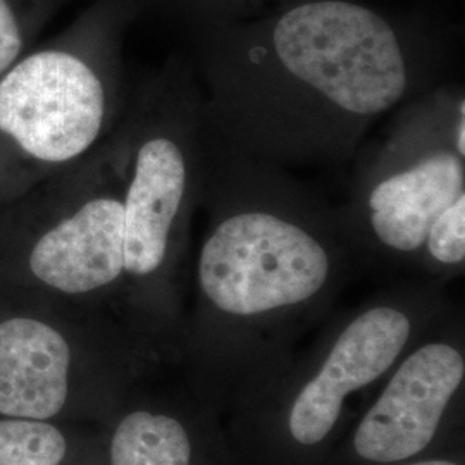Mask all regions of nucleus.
I'll use <instances>...</instances> for the list:
<instances>
[{
	"label": "nucleus",
	"mask_w": 465,
	"mask_h": 465,
	"mask_svg": "<svg viewBox=\"0 0 465 465\" xmlns=\"http://www.w3.org/2000/svg\"><path fill=\"white\" fill-rule=\"evenodd\" d=\"M226 159L192 266L176 361L221 416L292 359L364 266L343 216L276 167L232 152Z\"/></svg>",
	"instance_id": "nucleus-1"
},
{
	"label": "nucleus",
	"mask_w": 465,
	"mask_h": 465,
	"mask_svg": "<svg viewBox=\"0 0 465 465\" xmlns=\"http://www.w3.org/2000/svg\"><path fill=\"white\" fill-rule=\"evenodd\" d=\"M202 123L226 152L271 167L347 159L430 74L393 25L350 0H307L245 49L209 59Z\"/></svg>",
	"instance_id": "nucleus-2"
},
{
	"label": "nucleus",
	"mask_w": 465,
	"mask_h": 465,
	"mask_svg": "<svg viewBox=\"0 0 465 465\" xmlns=\"http://www.w3.org/2000/svg\"><path fill=\"white\" fill-rule=\"evenodd\" d=\"M445 282L405 278L332 317L223 414L236 465H322L400 357L445 316Z\"/></svg>",
	"instance_id": "nucleus-3"
},
{
	"label": "nucleus",
	"mask_w": 465,
	"mask_h": 465,
	"mask_svg": "<svg viewBox=\"0 0 465 465\" xmlns=\"http://www.w3.org/2000/svg\"><path fill=\"white\" fill-rule=\"evenodd\" d=\"M200 104L183 76L159 74L117 124L124 205V324L153 359L176 364L190 221L202 186Z\"/></svg>",
	"instance_id": "nucleus-4"
},
{
	"label": "nucleus",
	"mask_w": 465,
	"mask_h": 465,
	"mask_svg": "<svg viewBox=\"0 0 465 465\" xmlns=\"http://www.w3.org/2000/svg\"><path fill=\"white\" fill-rule=\"evenodd\" d=\"M0 290L124 324V205L116 130L76 166L0 205Z\"/></svg>",
	"instance_id": "nucleus-5"
},
{
	"label": "nucleus",
	"mask_w": 465,
	"mask_h": 465,
	"mask_svg": "<svg viewBox=\"0 0 465 465\" xmlns=\"http://www.w3.org/2000/svg\"><path fill=\"white\" fill-rule=\"evenodd\" d=\"M126 104L116 61L99 47L25 54L0 78V205L94 153Z\"/></svg>",
	"instance_id": "nucleus-6"
},
{
	"label": "nucleus",
	"mask_w": 465,
	"mask_h": 465,
	"mask_svg": "<svg viewBox=\"0 0 465 465\" xmlns=\"http://www.w3.org/2000/svg\"><path fill=\"white\" fill-rule=\"evenodd\" d=\"M414 104L361 174L343 221L364 266L426 280L432 221L465 195V100L438 92Z\"/></svg>",
	"instance_id": "nucleus-7"
},
{
	"label": "nucleus",
	"mask_w": 465,
	"mask_h": 465,
	"mask_svg": "<svg viewBox=\"0 0 465 465\" xmlns=\"http://www.w3.org/2000/svg\"><path fill=\"white\" fill-rule=\"evenodd\" d=\"M465 336L450 309L407 350L322 465H405L464 447Z\"/></svg>",
	"instance_id": "nucleus-8"
},
{
	"label": "nucleus",
	"mask_w": 465,
	"mask_h": 465,
	"mask_svg": "<svg viewBox=\"0 0 465 465\" xmlns=\"http://www.w3.org/2000/svg\"><path fill=\"white\" fill-rule=\"evenodd\" d=\"M113 334L132 338L105 317L0 290V417L61 416L80 359Z\"/></svg>",
	"instance_id": "nucleus-9"
},
{
	"label": "nucleus",
	"mask_w": 465,
	"mask_h": 465,
	"mask_svg": "<svg viewBox=\"0 0 465 465\" xmlns=\"http://www.w3.org/2000/svg\"><path fill=\"white\" fill-rule=\"evenodd\" d=\"M119 411L107 465H236L221 412L184 378L166 397Z\"/></svg>",
	"instance_id": "nucleus-10"
},
{
	"label": "nucleus",
	"mask_w": 465,
	"mask_h": 465,
	"mask_svg": "<svg viewBox=\"0 0 465 465\" xmlns=\"http://www.w3.org/2000/svg\"><path fill=\"white\" fill-rule=\"evenodd\" d=\"M66 434L52 420L0 417V465H64Z\"/></svg>",
	"instance_id": "nucleus-11"
},
{
	"label": "nucleus",
	"mask_w": 465,
	"mask_h": 465,
	"mask_svg": "<svg viewBox=\"0 0 465 465\" xmlns=\"http://www.w3.org/2000/svg\"><path fill=\"white\" fill-rule=\"evenodd\" d=\"M26 32L11 0H0V78L25 55Z\"/></svg>",
	"instance_id": "nucleus-12"
},
{
	"label": "nucleus",
	"mask_w": 465,
	"mask_h": 465,
	"mask_svg": "<svg viewBox=\"0 0 465 465\" xmlns=\"http://www.w3.org/2000/svg\"><path fill=\"white\" fill-rule=\"evenodd\" d=\"M464 457V447H455L405 465H465Z\"/></svg>",
	"instance_id": "nucleus-13"
}]
</instances>
